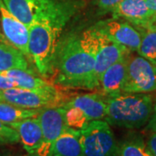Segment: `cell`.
Returning <instances> with one entry per match:
<instances>
[{
  "label": "cell",
  "instance_id": "cell-1",
  "mask_svg": "<svg viewBox=\"0 0 156 156\" xmlns=\"http://www.w3.org/2000/svg\"><path fill=\"white\" fill-rule=\"evenodd\" d=\"M57 83L66 88L94 89L99 87L95 74V56L85 32L69 35L58 42L53 62Z\"/></svg>",
  "mask_w": 156,
  "mask_h": 156
},
{
  "label": "cell",
  "instance_id": "cell-2",
  "mask_svg": "<svg viewBox=\"0 0 156 156\" xmlns=\"http://www.w3.org/2000/svg\"><path fill=\"white\" fill-rule=\"evenodd\" d=\"M105 96L106 117L109 125L139 128L147 124L154 111V97L147 93H129Z\"/></svg>",
  "mask_w": 156,
  "mask_h": 156
},
{
  "label": "cell",
  "instance_id": "cell-3",
  "mask_svg": "<svg viewBox=\"0 0 156 156\" xmlns=\"http://www.w3.org/2000/svg\"><path fill=\"white\" fill-rule=\"evenodd\" d=\"M62 30L45 21H36L29 27L28 49L38 72L48 76L53 72V62Z\"/></svg>",
  "mask_w": 156,
  "mask_h": 156
},
{
  "label": "cell",
  "instance_id": "cell-4",
  "mask_svg": "<svg viewBox=\"0 0 156 156\" xmlns=\"http://www.w3.org/2000/svg\"><path fill=\"white\" fill-rule=\"evenodd\" d=\"M62 106L65 108L68 127L81 130L90 122L104 120L106 101L102 94H84L66 101Z\"/></svg>",
  "mask_w": 156,
  "mask_h": 156
},
{
  "label": "cell",
  "instance_id": "cell-5",
  "mask_svg": "<svg viewBox=\"0 0 156 156\" xmlns=\"http://www.w3.org/2000/svg\"><path fill=\"white\" fill-rule=\"evenodd\" d=\"M65 101V96L54 85L48 89L37 90L17 87L0 89V102L23 108L41 109L48 107L62 106Z\"/></svg>",
  "mask_w": 156,
  "mask_h": 156
},
{
  "label": "cell",
  "instance_id": "cell-6",
  "mask_svg": "<svg viewBox=\"0 0 156 156\" xmlns=\"http://www.w3.org/2000/svg\"><path fill=\"white\" fill-rule=\"evenodd\" d=\"M83 156H117L118 144L105 120L92 121L80 130Z\"/></svg>",
  "mask_w": 156,
  "mask_h": 156
},
{
  "label": "cell",
  "instance_id": "cell-7",
  "mask_svg": "<svg viewBox=\"0 0 156 156\" xmlns=\"http://www.w3.org/2000/svg\"><path fill=\"white\" fill-rule=\"evenodd\" d=\"M84 32L89 38L94 52L95 74L100 86V78L107 69L128 56L130 51L122 45L114 42L107 35L93 26Z\"/></svg>",
  "mask_w": 156,
  "mask_h": 156
},
{
  "label": "cell",
  "instance_id": "cell-8",
  "mask_svg": "<svg viewBox=\"0 0 156 156\" xmlns=\"http://www.w3.org/2000/svg\"><path fill=\"white\" fill-rule=\"evenodd\" d=\"M156 91V65L141 56L127 58V76L123 92L148 93Z\"/></svg>",
  "mask_w": 156,
  "mask_h": 156
},
{
  "label": "cell",
  "instance_id": "cell-9",
  "mask_svg": "<svg viewBox=\"0 0 156 156\" xmlns=\"http://www.w3.org/2000/svg\"><path fill=\"white\" fill-rule=\"evenodd\" d=\"M37 118L42 128L43 140L35 156H52L56 140L68 128L65 108L62 106L41 108Z\"/></svg>",
  "mask_w": 156,
  "mask_h": 156
},
{
  "label": "cell",
  "instance_id": "cell-10",
  "mask_svg": "<svg viewBox=\"0 0 156 156\" xmlns=\"http://www.w3.org/2000/svg\"><path fill=\"white\" fill-rule=\"evenodd\" d=\"M0 30L6 44L21 51L26 57H30L29 27L8 11L2 0H0Z\"/></svg>",
  "mask_w": 156,
  "mask_h": 156
},
{
  "label": "cell",
  "instance_id": "cell-11",
  "mask_svg": "<svg viewBox=\"0 0 156 156\" xmlns=\"http://www.w3.org/2000/svg\"><path fill=\"white\" fill-rule=\"evenodd\" d=\"M93 27L107 35L114 42L124 46L129 51H137L139 49L141 34L138 29L128 23L112 17L98 22Z\"/></svg>",
  "mask_w": 156,
  "mask_h": 156
},
{
  "label": "cell",
  "instance_id": "cell-12",
  "mask_svg": "<svg viewBox=\"0 0 156 156\" xmlns=\"http://www.w3.org/2000/svg\"><path fill=\"white\" fill-rule=\"evenodd\" d=\"M37 21H45L62 30L75 12V5L69 0H32Z\"/></svg>",
  "mask_w": 156,
  "mask_h": 156
},
{
  "label": "cell",
  "instance_id": "cell-13",
  "mask_svg": "<svg viewBox=\"0 0 156 156\" xmlns=\"http://www.w3.org/2000/svg\"><path fill=\"white\" fill-rule=\"evenodd\" d=\"M112 13L113 17L127 20L138 29L151 25L156 14L148 8L146 0H123Z\"/></svg>",
  "mask_w": 156,
  "mask_h": 156
},
{
  "label": "cell",
  "instance_id": "cell-14",
  "mask_svg": "<svg viewBox=\"0 0 156 156\" xmlns=\"http://www.w3.org/2000/svg\"><path fill=\"white\" fill-rule=\"evenodd\" d=\"M8 125L17 131L23 148L29 154L35 156L43 140L42 128L37 116L23 119Z\"/></svg>",
  "mask_w": 156,
  "mask_h": 156
},
{
  "label": "cell",
  "instance_id": "cell-15",
  "mask_svg": "<svg viewBox=\"0 0 156 156\" xmlns=\"http://www.w3.org/2000/svg\"><path fill=\"white\" fill-rule=\"evenodd\" d=\"M128 56L112 64L101 76L99 87L102 95L110 96L123 92L127 76Z\"/></svg>",
  "mask_w": 156,
  "mask_h": 156
},
{
  "label": "cell",
  "instance_id": "cell-16",
  "mask_svg": "<svg viewBox=\"0 0 156 156\" xmlns=\"http://www.w3.org/2000/svg\"><path fill=\"white\" fill-rule=\"evenodd\" d=\"M52 156H83L80 130L68 127L56 140Z\"/></svg>",
  "mask_w": 156,
  "mask_h": 156
},
{
  "label": "cell",
  "instance_id": "cell-17",
  "mask_svg": "<svg viewBox=\"0 0 156 156\" xmlns=\"http://www.w3.org/2000/svg\"><path fill=\"white\" fill-rule=\"evenodd\" d=\"M1 75L5 76L16 84V87L25 89H48L52 84L49 83L47 81L40 78L35 73L30 71L29 69H13L10 70H6L0 72Z\"/></svg>",
  "mask_w": 156,
  "mask_h": 156
},
{
  "label": "cell",
  "instance_id": "cell-18",
  "mask_svg": "<svg viewBox=\"0 0 156 156\" xmlns=\"http://www.w3.org/2000/svg\"><path fill=\"white\" fill-rule=\"evenodd\" d=\"M13 69H29L26 56L13 46L0 43V72Z\"/></svg>",
  "mask_w": 156,
  "mask_h": 156
},
{
  "label": "cell",
  "instance_id": "cell-19",
  "mask_svg": "<svg viewBox=\"0 0 156 156\" xmlns=\"http://www.w3.org/2000/svg\"><path fill=\"white\" fill-rule=\"evenodd\" d=\"M2 1L8 11L28 27L37 21V13L32 0Z\"/></svg>",
  "mask_w": 156,
  "mask_h": 156
},
{
  "label": "cell",
  "instance_id": "cell-20",
  "mask_svg": "<svg viewBox=\"0 0 156 156\" xmlns=\"http://www.w3.org/2000/svg\"><path fill=\"white\" fill-rule=\"evenodd\" d=\"M40 109H28L11 104L0 102V121L5 124L18 122L23 119L37 117Z\"/></svg>",
  "mask_w": 156,
  "mask_h": 156
},
{
  "label": "cell",
  "instance_id": "cell-21",
  "mask_svg": "<svg viewBox=\"0 0 156 156\" xmlns=\"http://www.w3.org/2000/svg\"><path fill=\"white\" fill-rule=\"evenodd\" d=\"M143 30L144 32L140 33L141 41L137 52L156 65V26L152 23Z\"/></svg>",
  "mask_w": 156,
  "mask_h": 156
},
{
  "label": "cell",
  "instance_id": "cell-22",
  "mask_svg": "<svg viewBox=\"0 0 156 156\" xmlns=\"http://www.w3.org/2000/svg\"><path fill=\"white\" fill-rule=\"evenodd\" d=\"M117 156H154L148 147L140 138L124 140L118 145Z\"/></svg>",
  "mask_w": 156,
  "mask_h": 156
},
{
  "label": "cell",
  "instance_id": "cell-23",
  "mask_svg": "<svg viewBox=\"0 0 156 156\" xmlns=\"http://www.w3.org/2000/svg\"><path fill=\"white\" fill-rule=\"evenodd\" d=\"M20 141L17 132L10 125L0 121V145L15 144Z\"/></svg>",
  "mask_w": 156,
  "mask_h": 156
},
{
  "label": "cell",
  "instance_id": "cell-24",
  "mask_svg": "<svg viewBox=\"0 0 156 156\" xmlns=\"http://www.w3.org/2000/svg\"><path fill=\"white\" fill-rule=\"evenodd\" d=\"M122 1L123 0H97V5L101 12H112Z\"/></svg>",
  "mask_w": 156,
  "mask_h": 156
},
{
  "label": "cell",
  "instance_id": "cell-25",
  "mask_svg": "<svg viewBox=\"0 0 156 156\" xmlns=\"http://www.w3.org/2000/svg\"><path fill=\"white\" fill-rule=\"evenodd\" d=\"M15 87H16V84L14 83L11 79L0 74V89H7L15 88Z\"/></svg>",
  "mask_w": 156,
  "mask_h": 156
},
{
  "label": "cell",
  "instance_id": "cell-26",
  "mask_svg": "<svg viewBox=\"0 0 156 156\" xmlns=\"http://www.w3.org/2000/svg\"><path fill=\"white\" fill-rule=\"evenodd\" d=\"M147 145L148 147L149 150L153 153V154L156 156V132H152L149 135Z\"/></svg>",
  "mask_w": 156,
  "mask_h": 156
},
{
  "label": "cell",
  "instance_id": "cell-27",
  "mask_svg": "<svg viewBox=\"0 0 156 156\" xmlns=\"http://www.w3.org/2000/svg\"><path fill=\"white\" fill-rule=\"evenodd\" d=\"M147 128L150 130L151 132H156V103L154 107V111L152 114L150 120L148 122Z\"/></svg>",
  "mask_w": 156,
  "mask_h": 156
},
{
  "label": "cell",
  "instance_id": "cell-28",
  "mask_svg": "<svg viewBox=\"0 0 156 156\" xmlns=\"http://www.w3.org/2000/svg\"><path fill=\"white\" fill-rule=\"evenodd\" d=\"M0 43H5V44H6L5 41V39H4L3 35H2V33H1V30H0Z\"/></svg>",
  "mask_w": 156,
  "mask_h": 156
},
{
  "label": "cell",
  "instance_id": "cell-29",
  "mask_svg": "<svg viewBox=\"0 0 156 156\" xmlns=\"http://www.w3.org/2000/svg\"><path fill=\"white\" fill-rule=\"evenodd\" d=\"M0 156H10L9 154H6V153H0Z\"/></svg>",
  "mask_w": 156,
  "mask_h": 156
},
{
  "label": "cell",
  "instance_id": "cell-30",
  "mask_svg": "<svg viewBox=\"0 0 156 156\" xmlns=\"http://www.w3.org/2000/svg\"><path fill=\"white\" fill-rule=\"evenodd\" d=\"M153 24H154L156 26V14L155 16H154V21H153Z\"/></svg>",
  "mask_w": 156,
  "mask_h": 156
}]
</instances>
